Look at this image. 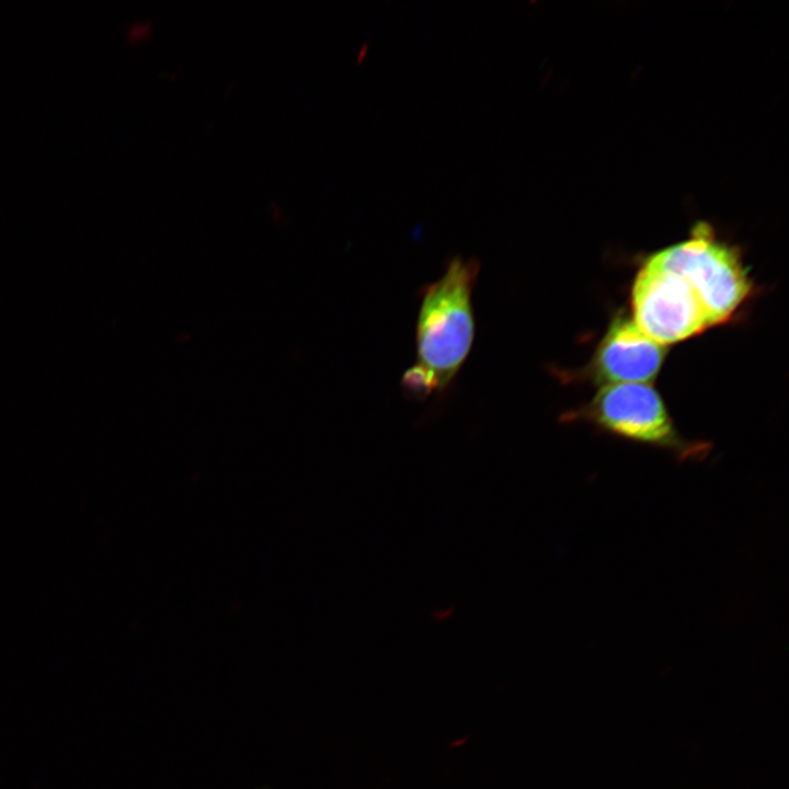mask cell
Masks as SVG:
<instances>
[{
	"mask_svg": "<svg viewBox=\"0 0 789 789\" xmlns=\"http://www.w3.org/2000/svg\"><path fill=\"white\" fill-rule=\"evenodd\" d=\"M584 413L615 435L670 450L682 460L701 458L708 448L678 434L659 393L644 384L606 385Z\"/></svg>",
	"mask_w": 789,
	"mask_h": 789,
	"instance_id": "cell-3",
	"label": "cell"
},
{
	"mask_svg": "<svg viewBox=\"0 0 789 789\" xmlns=\"http://www.w3.org/2000/svg\"><path fill=\"white\" fill-rule=\"evenodd\" d=\"M367 47H368V46H367V43H365V44L362 46V48L359 49V52H358V54H357V58H356V60H357L358 62L364 58V56H365V54H366V52H367Z\"/></svg>",
	"mask_w": 789,
	"mask_h": 789,
	"instance_id": "cell-6",
	"label": "cell"
},
{
	"mask_svg": "<svg viewBox=\"0 0 789 789\" xmlns=\"http://www.w3.org/2000/svg\"><path fill=\"white\" fill-rule=\"evenodd\" d=\"M632 321L654 342L676 343L710 327L690 286L677 274L645 260L631 290Z\"/></svg>",
	"mask_w": 789,
	"mask_h": 789,
	"instance_id": "cell-4",
	"label": "cell"
},
{
	"mask_svg": "<svg viewBox=\"0 0 789 789\" xmlns=\"http://www.w3.org/2000/svg\"><path fill=\"white\" fill-rule=\"evenodd\" d=\"M647 260L679 275L694 290L710 327L725 322L748 296L752 284L735 249L698 222L688 239Z\"/></svg>",
	"mask_w": 789,
	"mask_h": 789,
	"instance_id": "cell-2",
	"label": "cell"
},
{
	"mask_svg": "<svg viewBox=\"0 0 789 789\" xmlns=\"http://www.w3.org/2000/svg\"><path fill=\"white\" fill-rule=\"evenodd\" d=\"M665 347L627 318H617L601 341L593 359L596 380L606 385L647 384L658 374Z\"/></svg>",
	"mask_w": 789,
	"mask_h": 789,
	"instance_id": "cell-5",
	"label": "cell"
},
{
	"mask_svg": "<svg viewBox=\"0 0 789 789\" xmlns=\"http://www.w3.org/2000/svg\"><path fill=\"white\" fill-rule=\"evenodd\" d=\"M480 271L476 258L454 255L443 275L422 288L415 363L402 377L404 390L425 398L445 390L465 363L474 339L472 290Z\"/></svg>",
	"mask_w": 789,
	"mask_h": 789,
	"instance_id": "cell-1",
	"label": "cell"
}]
</instances>
